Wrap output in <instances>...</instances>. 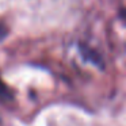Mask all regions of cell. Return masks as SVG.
I'll return each mask as SVG.
<instances>
[{"label":"cell","mask_w":126,"mask_h":126,"mask_svg":"<svg viewBox=\"0 0 126 126\" xmlns=\"http://www.w3.org/2000/svg\"><path fill=\"white\" fill-rule=\"evenodd\" d=\"M12 91L8 88V85L0 79V103H7L12 100Z\"/></svg>","instance_id":"1"},{"label":"cell","mask_w":126,"mask_h":126,"mask_svg":"<svg viewBox=\"0 0 126 126\" xmlns=\"http://www.w3.org/2000/svg\"><path fill=\"white\" fill-rule=\"evenodd\" d=\"M7 35H8V27L3 22H0V41H3Z\"/></svg>","instance_id":"2"},{"label":"cell","mask_w":126,"mask_h":126,"mask_svg":"<svg viewBox=\"0 0 126 126\" xmlns=\"http://www.w3.org/2000/svg\"><path fill=\"white\" fill-rule=\"evenodd\" d=\"M88 52H90V50H87V49H85V47H84V49H81V53H83V54H84V56H87V53ZM91 53V52H90ZM90 60L91 61H92V63H95V64H100V60H99V58H96L95 57V56H92V54H90Z\"/></svg>","instance_id":"3"},{"label":"cell","mask_w":126,"mask_h":126,"mask_svg":"<svg viewBox=\"0 0 126 126\" xmlns=\"http://www.w3.org/2000/svg\"><path fill=\"white\" fill-rule=\"evenodd\" d=\"M119 19L122 20V23L126 26V8H121L119 10Z\"/></svg>","instance_id":"4"}]
</instances>
